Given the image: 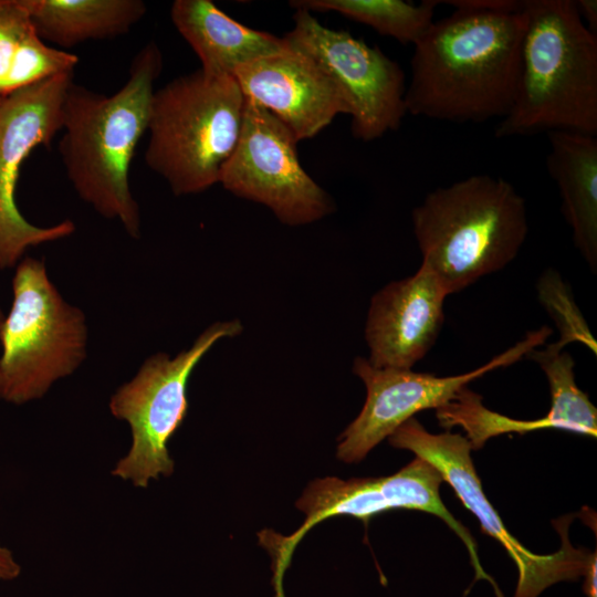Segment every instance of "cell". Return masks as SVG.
Returning <instances> with one entry per match:
<instances>
[{
    "label": "cell",
    "mask_w": 597,
    "mask_h": 597,
    "mask_svg": "<svg viewBox=\"0 0 597 597\" xmlns=\"http://www.w3.org/2000/svg\"><path fill=\"white\" fill-rule=\"evenodd\" d=\"M524 28L523 9H458L433 21L413 44L407 114L458 124L505 117L516 96Z\"/></svg>",
    "instance_id": "obj_1"
},
{
    "label": "cell",
    "mask_w": 597,
    "mask_h": 597,
    "mask_svg": "<svg viewBox=\"0 0 597 597\" xmlns=\"http://www.w3.org/2000/svg\"><path fill=\"white\" fill-rule=\"evenodd\" d=\"M161 70V52L151 41L136 54L117 92L108 96L73 83L63 104L59 151L69 181L85 203L121 222L135 239L140 235V212L129 170L147 132Z\"/></svg>",
    "instance_id": "obj_2"
},
{
    "label": "cell",
    "mask_w": 597,
    "mask_h": 597,
    "mask_svg": "<svg viewBox=\"0 0 597 597\" xmlns=\"http://www.w3.org/2000/svg\"><path fill=\"white\" fill-rule=\"evenodd\" d=\"M521 70L498 138L567 130L597 136V34L573 0H525Z\"/></svg>",
    "instance_id": "obj_3"
},
{
    "label": "cell",
    "mask_w": 597,
    "mask_h": 597,
    "mask_svg": "<svg viewBox=\"0 0 597 597\" xmlns=\"http://www.w3.org/2000/svg\"><path fill=\"white\" fill-rule=\"evenodd\" d=\"M411 220L421 265L448 294L504 269L528 232L524 198L505 179L485 174L430 191Z\"/></svg>",
    "instance_id": "obj_4"
},
{
    "label": "cell",
    "mask_w": 597,
    "mask_h": 597,
    "mask_svg": "<svg viewBox=\"0 0 597 597\" xmlns=\"http://www.w3.org/2000/svg\"><path fill=\"white\" fill-rule=\"evenodd\" d=\"M245 97L233 76L202 70L154 92L144 159L176 196L219 182L242 130Z\"/></svg>",
    "instance_id": "obj_5"
},
{
    "label": "cell",
    "mask_w": 597,
    "mask_h": 597,
    "mask_svg": "<svg viewBox=\"0 0 597 597\" xmlns=\"http://www.w3.org/2000/svg\"><path fill=\"white\" fill-rule=\"evenodd\" d=\"M0 343L1 398L14 405L42 398L85 360V315L62 297L42 259L27 256L15 265Z\"/></svg>",
    "instance_id": "obj_6"
},
{
    "label": "cell",
    "mask_w": 597,
    "mask_h": 597,
    "mask_svg": "<svg viewBox=\"0 0 597 597\" xmlns=\"http://www.w3.org/2000/svg\"><path fill=\"white\" fill-rule=\"evenodd\" d=\"M241 331L238 320L217 322L177 356L171 358L161 352L151 355L129 381L117 388L111 397L109 410L129 425L132 446L116 463L113 475L146 488L150 480L174 472L167 443L187 415L188 379L218 341Z\"/></svg>",
    "instance_id": "obj_7"
},
{
    "label": "cell",
    "mask_w": 597,
    "mask_h": 597,
    "mask_svg": "<svg viewBox=\"0 0 597 597\" xmlns=\"http://www.w3.org/2000/svg\"><path fill=\"white\" fill-rule=\"evenodd\" d=\"M441 473L426 460L416 457L400 471L388 476L342 480L316 479L305 489L296 506L304 522L289 536L271 530L259 535L260 544L271 557L274 597H285L283 577L296 545L322 521L349 515L367 522L370 517L396 509L417 510L440 517L467 546L478 577L488 578L480 565L476 545L470 532L453 517L440 498Z\"/></svg>",
    "instance_id": "obj_8"
},
{
    "label": "cell",
    "mask_w": 597,
    "mask_h": 597,
    "mask_svg": "<svg viewBox=\"0 0 597 597\" xmlns=\"http://www.w3.org/2000/svg\"><path fill=\"white\" fill-rule=\"evenodd\" d=\"M389 443L409 450L430 464L449 483L463 505L479 520L482 532L489 534L506 549L519 569V584L514 597H536L549 585L584 576L593 554L574 547L567 535L569 521L556 525L562 546L549 555H537L524 547L504 526L496 510L486 499L471 459V444L460 433H430L415 417L398 427Z\"/></svg>",
    "instance_id": "obj_9"
},
{
    "label": "cell",
    "mask_w": 597,
    "mask_h": 597,
    "mask_svg": "<svg viewBox=\"0 0 597 597\" xmlns=\"http://www.w3.org/2000/svg\"><path fill=\"white\" fill-rule=\"evenodd\" d=\"M297 143L277 117L245 98L240 138L219 182L234 196L266 206L287 226L322 219L334 203L302 167Z\"/></svg>",
    "instance_id": "obj_10"
},
{
    "label": "cell",
    "mask_w": 597,
    "mask_h": 597,
    "mask_svg": "<svg viewBox=\"0 0 597 597\" xmlns=\"http://www.w3.org/2000/svg\"><path fill=\"white\" fill-rule=\"evenodd\" d=\"M295 10L294 27L283 40L313 59L337 84L349 106L354 137L370 142L398 129L407 114L400 65L379 48L324 27L310 11Z\"/></svg>",
    "instance_id": "obj_11"
},
{
    "label": "cell",
    "mask_w": 597,
    "mask_h": 597,
    "mask_svg": "<svg viewBox=\"0 0 597 597\" xmlns=\"http://www.w3.org/2000/svg\"><path fill=\"white\" fill-rule=\"evenodd\" d=\"M552 333L546 325L527 332L523 339L484 365L447 377L411 369L378 368L367 358L356 357L353 371L365 384L367 395L360 412L338 438L337 458L347 463L363 460L417 412L444 406L471 381L510 366L543 346Z\"/></svg>",
    "instance_id": "obj_12"
},
{
    "label": "cell",
    "mask_w": 597,
    "mask_h": 597,
    "mask_svg": "<svg viewBox=\"0 0 597 597\" xmlns=\"http://www.w3.org/2000/svg\"><path fill=\"white\" fill-rule=\"evenodd\" d=\"M74 73L53 76L3 96L0 104V270L15 266L29 248L70 237L71 220L38 227L20 212V169L38 146L50 147L62 129L63 104Z\"/></svg>",
    "instance_id": "obj_13"
},
{
    "label": "cell",
    "mask_w": 597,
    "mask_h": 597,
    "mask_svg": "<svg viewBox=\"0 0 597 597\" xmlns=\"http://www.w3.org/2000/svg\"><path fill=\"white\" fill-rule=\"evenodd\" d=\"M239 66L233 77L243 96L277 117L296 139L320 134L349 106L332 77L308 55L290 46Z\"/></svg>",
    "instance_id": "obj_14"
},
{
    "label": "cell",
    "mask_w": 597,
    "mask_h": 597,
    "mask_svg": "<svg viewBox=\"0 0 597 597\" xmlns=\"http://www.w3.org/2000/svg\"><path fill=\"white\" fill-rule=\"evenodd\" d=\"M448 295L439 279L421 264L413 275L376 292L365 327L367 360L378 368L411 369L439 336Z\"/></svg>",
    "instance_id": "obj_15"
},
{
    "label": "cell",
    "mask_w": 597,
    "mask_h": 597,
    "mask_svg": "<svg viewBox=\"0 0 597 597\" xmlns=\"http://www.w3.org/2000/svg\"><path fill=\"white\" fill-rule=\"evenodd\" d=\"M170 18L199 57L200 70L212 75L233 76L239 66L285 45L283 38L235 21L210 0H176Z\"/></svg>",
    "instance_id": "obj_16"
},
{
    "label": "cell",
    "mask_w": 597,
    "mask_h": 597,
    "mask_svg": "<svg viewBox=\"0 0 597 597\" xmlns=\"http://www.w3.org/2000/svg\"><path fill=\"white\" fill-rule=\"evenodd\" d=\"M549 176L562 198L573 242L593 273L597 271V136L567 130L547 133Z\"/></svg>",
    "instance_id": "obj_17"
},
{
    "label": "cell",
    "mask_w": 597,
    "mask_h": 597,
    "mask_svg": "<svg viewBox=\"0 0 597 597\" xmlns=\"http://www.w3.org/2000/svg\"><path fill=\"white\" fill-rule=\"evenodd\" d=\"M38 35L62 48L126 34L147 12L142 0H27Z\"/></svg>",
    "instance_id": "obj_18"
},
{
    "label": "cell",
    "mask_w": 597,
    "mask_h": 597,
    "mask_svg": "<svg viewBox=\"0 0 597 597\" xmlns=\"http://www.w3.org/2000/svg\"><path fill=\"white\" fill-rule=\"evenodd\" d=\"M437 0L419 4L401 0H296L294 9L337 12L401 43L415 44L432 24Z\"/></svg>",
    "instance_id": "obj_19"
},
{
    "label": "cell",
    "mask_w": 597,
    "mask_h": 597,
    "mask_svg": "<svg viewBox=\"0 0 597 597\" xmlns=\"http://www.w3.org/2000/svg\"><path fill=\"white\" fill-rule=\"evenodd\" d=\"M527 358L544 371L551 391V407L546 417L555 429L588 437L597 436V409L575 381V362L569 353L553 344L531 350Z\"/></svg>",
    "instance_id": "obj_20"
},
{
    "label": "cell",
    "mask_w": 597,
    "mask_h": 597,
    "mask_svg": "<svg viewBox=\"0 0 597 597\" xmlns=\"http://www.w3.org/2000/svg\"><path fill=\"white\" fill-rule=\"evenodd\" d=\"M440 426L462 427L472 449H480L485 441L501 433H525L538 429H555L545 416L535 420H516L493 412L481 402V396L464 387L454 399L436 409Z\"/></svg>",
    "instance_id": "obj_21"
},
{
    "label": "cell",
    "mask_w": 597,
    "mask_h": 597,
    "mask_svg": "<svg viewBox=\"0 0 597 597\" xmlns=\"http://www.w3.org/2000/svg\"><path fill=\"white\" fill-rule=\"evenodd\" d=\"M77 64L76 54L49 46L33 28L22 40L8 73L0 81V96L56 75L74 73Z\"/></svg>",
    "instance_id": "obj_22"
},
{
    "label": "cell",
    "mask_w": 597,
    "mask_h": 597,
    "mask_svg": "<svg viewBox=\"0 0 597 597\" xmlns=\"http://www.w3.org/2000/svg\"><path fill=\"white\" fill-rule=\"evenodd\" d=\"M536 290L538 301L559 332L558 341L552 344L563 350L570 343H579L596 355L597 342L575 302L569 285L561 274L553 269L545 270L537 281Z\"/></svg>",
    "instance_id": "obj_23"
},
{
    "label": "cell",
    "mask_w": 597,
    "mask_h": 597,
    "mask_svg": "<svg viewBox=\"0 0 597 597\" xmlns=\"http://www.w3.org/2000/svg\"><path fill=\"white\" fill-rule=\"evenodd\" d=\"M33 24L27 0H0V81Z\"/></svg>",
    "instance_id": "obj_24"
},
{
    "label": "cell",
    "mask_w": 597,
    "mask_h": 597,
    "mask_svg": "<svg viewBox=\"0 0 597 597\" xmlns=\"http://www.w3.org/2000/svg\"><path fill=\"white\" fill-rule=\"evenodd\" d=\"M440 3L449 4L455 10H493L505 12H520L523 9L524 1L515 0H451L440 1Z\"/></svg>",
    "instance_id": "obj_25"
},
{
    "label": "cell",
    "mask_w": 597,
    "mask_h": 597,
    "mask_svg": "<svg viewBox=\"0 0 597 597\" xmlns=\"http://www.w3.org/2000/svg\"><path fill=\"white\" fill-rule=\"evenodd\" d=\"M21 573V566L12 552L0 544V580H13Z\"/></svg>",
    "instance_id": "obj_26"
},
{
    "label": "cell",
    "mask_w": 597,
    "mask_h": 597,
    "mask_svg": "<svg viewBox=\"0 0 597 597\" xmlns=\"http://www.w3.org/2000/svg\"><path fill=\"white\" fill-rule=\"evenodd\" d=\"M577 12L586 28L597 34V1L575 0Z\"/></svg>",
    "instance_id": "obj_27"
},
{
    "label": "cell",
    "mask_w": 597,
    "mask_h": 597,
    "mask_svg": "<svg viewBox=\"0 0 597 597\" xmlns=\"http://www.w3.org/2000/svg\"><path fill=\"white\" fill-rule=\"evenodd\" d=\"M596 561H597L596 552H594L588 569L586 574L584 575L585 576L584 590L588 597H597V585H596L597 562Z\"/></svg>",
    "instance_id": "obj_28"
},
{
    "label": "cell",
    "mask_w": 597,
    "mask_h": 597,
    "mask_svg": "<svg viewBox=\"0 0 597 597\" xmlns=\"http://www.w3.org/2000/svg\"><path fill=\"white\" fill-rule=\"evenodd\" d=\"M3 318H4V315H3V313H2V311L0 308V327H1Z\"/></svg>",
    "instance_id": "obj_29"
},
{
    "label": "cell",
    "mask_w": 597,
    "mask_h": 597,
    "mask_svg": "<svg viewBox=\"0 0 597 597\" xmlns=\"http://www.w3.org/2000/svg\"><path fill=\"white\" fill-rule=\"evenodd\" d=\"M0 398H1V379H0Z\"/></svg>",
    "instance_id": "obj_30"
},
{
    "label": "cell",
    "mask_w": 597,
    "mask_h": 597,
    "mask_svg": "<svg viewBox=\"0 0 597 597\" xmlns=\"http://www.w3.org/2000/svg\"><path fill=\"white\" fill-rule=\"evenodd\" d=\"M1 100H2V97L0 96V104H1Z\"/></svg>",
    "instance_id": "obj_31"
}]
</instances>
